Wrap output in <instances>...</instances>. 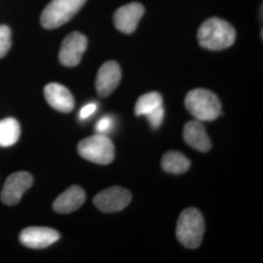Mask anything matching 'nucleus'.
Segmentation results:
<instances>
[{
	"label": "nucleus",
	"instance_id": "nucleus-1",
	"mask_svg": "<svg viewBox=\"0 0 263 263\" xmlns=\"http://www.w3.org/2000/svg\"><path fill=\"white\" fill-rule=\"evenodd\" d=\"M234 28L226 21L211 18L205 21L198 31L200 45L208 50L221 51L232 46L235 42Z\"/></svg>",
	"mask_w": 263,
	"mask_h": 263
},
{
	"label": "nucleus",
	"instance_id": "nucleus-2",
	"mask_svg": "<svg viewBox=\"0 0 263 263\" xmlns=\"http://www.w3.org/2000/svg\"><path fill=\"white\" fill-rule=\"evenodd\" d=\"M176 233L179 243L185 248H199L205 233V220L201 212L196 208H188L181 212Z\"/></svg>",
	"mask_w": 263,
	"mask_h": 263
},
{
	"label": "nucleus",
	"instance_id": "nucleus-3",
	"mask_svg": "<svg viewBox=\"0 0 263 263\" xmlns=\"http://www.w3.org/2000/svg\"><path fill=\"white\" fill-rule=\"evenodd\" d=\"M188 112L199 121H214L221 114V103L215 93L207 89H194L185 97Z\"/></svg>",
	"mask_w": 263,
	"mask_h": 263
},
{
	"label": "nucleus",
	"instance_id": "nucleus-4",
	"mask_svg": "<svg viewBox=\"0 0 263 263\" xmlns=\"http://www.w3.org/2000/svg\"><path fill=\"white\" fill-rule=\"evenodd\" d=\"M87 0H52L43 10L40 22L44 28H59L72 19Z\"/></svg>",
	"mask_w": 263,
	"mask_h": 263
},
{
	"label": "nucleus",
	"instance_id": "nucleus-5",
	"mask_svg": "<svg viewBox=\"0 0 263 263\" xmlns=\"http://www.w3.org/2000/svg\"><path fill=\"white\" fill-rule=\"evenodd\" d=\"M77 151L82 158L99 165L110 164L115 156L112 141L102 134L82 140L78 143Z\"/></svg>",
	"mask_w": 263,
	"mask_h": 263
},
{
	"label": "nucleus",
	"instance_id": "nucleus-6",
	"mask_svg": "<svg viewBox=\"0 0 263 263\" xmlns=\"http://www.w3.org/2000/svg\"><path fill=\"white\" fill-rule=\"evenodd\" d=\"M132 200L129 190L119 186L106 188L94 197V204L104 213H115L127 207Z\"/></svg>",
	"mask_w": 263,
	"mask_h": 263
},
{
	"label": "nucleus",
	"instance_id": "nucleus-7",
	"mask_svg": "<svg viewBox=\"0 0 263 263\" xmlns=\"http://www.w3.org/2000/svg\"><path fill=\"white\" fill-rule=\"evenodd\" d=\"M32 183L33 178L28 172L13 173L5 180L1 192V201L7 206L17 205Z\"/></svg>",
	"mask_w": 263,
	"mask_h": 263
},
{
	"label": "nucleus",
	"instance_id": "nucleus-8",
	"mask_svg": "<svg viewBox=\"0 0 263 263\" xmlns=\"http://www.w3.org/2000/svg\"><path fill=\"white\" fill-rule=\"evenodd\" d=\"M88 40L84 34L73 31L66 36L60 49L59 60L62 65L72 67L79 65L87 49Z\"/></svg>",
	"mask_w": 263,
	"mask_h": 263
},
{
	"label": "nucleus",
	"instance_id": "nucleus-9",
	"mask_svg": "<svg viewBox=\"0 0 263 263\" xmlns=\"http://www.w3.org/2000/svg\"><path fill=\"white\" fill-rule=\"evenodd\" d=\"M59 239L60 233L57 230L42 226L27 227L20 234V242L29 249H45Z\"/></svg>",
	"mask_w": 263,
	"mask_h": 263
},
{
	"label": "nucleus",
	"instance_id": "nucleus-10",
	"mask_svg": "<svg viewBox=\"0 0 263 263\" xmlns=\"http://www.w3.org/2000/svg\"><path fill=\"white\" fill-rule=\"evenodd\" d=\"M121 68L114 62H105L100 67L96 77V90L101 98L108 97L117 88L121 80Z\"/></svg>",
	"mask_w": 263,
	"mask_h": 263
},
{
	"label": "nucleus",
	"instance_id": "nucleus-11",
	"mask_svg": "<svg viewBox=\"0 0 263 263\" xmlns=\"http://www.w3.org/2000/svg\"><path fill=\"white\" fill-rule=\"evenodd\" d=\"M144 14V7L141 3L132 2L116 10L113 16L116 28L124 33H132L136 30L140 20Z\"/></svg>",
	"mask_w": 263,
	"mask_h": 263
},
{
	"label": "nucleus",
	"instance_id": "nucleus-12",
	"mask_svg": "<svg viewBox=\"0 0 263 263\" xmlns=\"http://www.w3.org/2000/svg\"><path fill=\"white\" fill-rule=\"evenodd\" d=\"M44 96L48 104L60 112H70L74 108L76 102L73 96L64 85L59 83L46 85Z\"/></svg>",
	"mask_w": 263,
	"mask_h": 263
},
{
	"label": "nucleus",
	"instance_id": "nucleus-13",
	"mask_svg": "<svg viewBox=\"0 0 263 263\" xmlns=\"http://www.w3.org/2000/svg\"><path fill=\"white\" fill-rule=\"evenodd\" d=\"M86 200L83 188L73 185L67 188L53 203L54 211L59 214H69L82 207Z\"/></svg>",
	"mask_w": 263,
	"mask_h": 263
},
{
	"label": "nucleus",
	"instance_id": "nucleus-14",
	"mask_svg": "<svg viewBox=\"0 0 263 263\" xmlns=\"http://www.w3.org/2000/svg\"><path fill=\"white\" fill-rule=\"evenodd\" d=\"M184 141L192 148L200 152H208L212 142L205 130L204 125L199 120H192L185 124L183 129Z\"/></svg>",
	"mask_w": 263,
	"mask_h": 263
},
{
	"label": "nucleus",
	"instance_id": "nucleus-15",
	"mask_svg": "<svg viewBox=\"0 0 263 263\" xmlns=\"http://www.w3.org/2000/svg\"><path fill=\"white\" fill-rule=\"evenodd\" d=\"M161 164L165 172L175 175L183 174L190 168V161L179 151H168L165 153Z\"/></svg>",
	"mask_w": 263,
	"mask_h": 263
},
{
	"label": "nucleus",
	"instance_id": "nucleus-16",
	"mask_svg": "<svg viewBox=\"0 0 263 263\" xmlns=\"http://www.w3.org/2000/svg\"><path fill=\"white\" fill-rule=\"evenodd\" d=\"M21 126L17 119L8 117L0 120V146L8 147L19 140Z\"/></svg>",
	"mask_w": 263,
	"mask_h": 263
},
{
	"label": "nucleus",
	"instance_id": "nucleus-17",
	"mask_svg": "<svg viewBox=\"0 0 263 263\" xmlns=\"http://www.w3.org/2000/svg\"><path fill=\"white\" fill-rule=\"evenodd\" d=\"M162 104L163 98L158 92H151L147 94L142 95L139 98L137 104L135 105V114L137 116H145L146 114L159 107Z\"/></svg>",
	"mask_w": 263,
	"mask_h": 263
},
{
	"label": "nucleus",
	"instance_id": "nucleus-18",
	"mask_svg": "<svg viewBox=\"0 0 263 263\" xmlns=\"http://www.w3.org/2000/svg\"><path fill=\"white\" fill-rule=\"evenodd\" d=\"M11 29L8 26H0V59L6 56L11 48Z\"/></svg>",
	"mask_w": 263,
	"mask_h": 263
},
{
	"label": "nucleus",
	"instance_id": "nucleus-19",
	"mask_svg": "<svg viewBox=\"0 0 263 263\" xmlns=\"http://www.w3.org/2000/svg\"><path fill=\"white\" fill-rule=\"evenodd\" d=\"M164 115H165V109L163 104L160 105L159 107L155 108L154 110H152L151 112L145 115L147 121L149 123L151 128L153 129H158L161 124L163 122L164 119Z\"/></svg>",
	"mask_w": 263,
	"mask_h": 263
},
{
	"label": "nucleus",
	"instance_id": "nucleus-20",
	"mask_svg": "<svg viewBox=\"0 0 263 263\" xmlns=\"http://www.w3.org/2000/svg\"><path fill=\"white\" fill-rule=\"evenodd\" d=\"M113 127V119L110 116L102 117L95 126V130L98 134L105 135L111 130Z\"/></svg>",
	"mask_w": 263,
	"mask_h": 263
},
{
	"label": "nucleus",
	"instance_id": "nucleus-21",
	"mask_svg": "<svg viewBox=\"0 0 263 263\" xmlns=\"http://www.w3.org/2000/svg\"><path fill=\"white\" fill-rule=\"evenodd\" d=\"M97 109H98V104H95V103L86 104L80 109L79 118L81 120H86V119L90 118L97 111Z\"/></svg>",
	"mask_w": 263,
	"mask_h": 263
}]
</instances>
